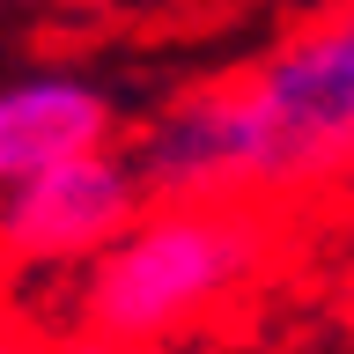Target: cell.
Masks as SVG:
<instances>
[{
  "label": "cell",
  "mask_w": 354,
  "mask_h": 354,
  "mask_svg": "<svg viewBox=\"0 0 354 354\" xmlns=\"http://www.w3.org/2000/svg\"><path fill=\"white\" fill-rule=\"evenodd\" d=\"M155 199H273L354 177V0L236 74L177 88L126 140Z\"/></svg>",
  "instance_id": "cell-1"
},
{
  "label": "cell",
  "mask_w": 354,
  "mask_h": 354,
  "mask_svg": "<svg viewBox=\"0 0 354 354\" xmlns=\"http://www.w3.org/2000/svg\"><path fill=\"white\" fill-rule=\"evenodd\" d=\"M281 259L273 199H148L140 221L59 288L66 325L170 354L251 295Z\"/></svg>",
  "instance_id": "cell-2"
},
{
  "label": "cell",
  "mask_w": 354,
  "mask_h": 354,
  "mask_svg": "<svg viewBox=\"0 0 354 354\" xmlns=\"http://www.w3.org/2000/svg\"><path fill=\"white\" fill-rule=\"evenodd\" d=\"M148 177L133 162V148H96L74 155L44 177H22L0 192V259L22 273V288H66L82 266H96L111 243L126 236L140 207H148Z\"/></svg>",
  "instance_id": "cell-3"
},
{
  "label": "cell",
  "mask_w": 354,
  "mask_h": 354,
  "mask_svg": "<svg viewBox=\"0 0 354 354\" xmlns=\"http://www.w3.org/2000/svg\"><path fill=\"white\" fill-rule=\"evenodd\" d=\"M126 118L88 74L37 66V74H8L0 82V192L22 177H44L74 162V155L118 148Z\"/></svg>",
  "instance_id": "cell-4"
},
{
  "label": "cell",
  "mask_w": 354,
  "mask_h": 354,
  "mask_svg": "<svg viewBox=\"0 0 354 354\" xmlns=\"http://www.w3.org/2000/svg\"><path fill=\"white\" fill-rule=\"evenodd\" d=\"M22 354H148V347H126V339L82 332V325H66V317H37V332H30V347H22Z\"/></svg>",
  "instance_id": "cell-5"
},
{
  "label": "cell",
  "mask_w": 354,
  "mask_h": 354,
  "mask_svg": "<svg viewBox=\"0 0 354 354\" xmlns=\"http://www.w3.org/2000/svg\"><path fill=\"white\" fill-rule=\"evenodd\" d=\"M44 310L30 303V288H22V273L8 259H0V354H22L30 347V332H37Z\"/></svg>",
  "instance_id": "cell-6"
}]
</instances>
